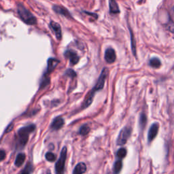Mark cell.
<instances>
[{"instance_id":"obj_1","label":"cell","mask_w":174,"mask_h":174,"mask_svg":"<svg viewBox=\"0 0 174 174\" xmlns=\"http://www.w3.org/2000/svg\"><path fill=\"white\" fill-rule=\"evenodd\" d=\"M108 69L106 68L103 69V70L101 71L100 76H99L98 81L97 82L96 85H95V87H93V89H92L91 91L88 93L87 97H86L85 101H84L83 104V106H82L83 109H85L88 108V107L92 104V102H93V98H94L95 93H96L97 91H101V89H103V88L104 87V84H105V82H106L107 76H108Z\"/></svg>"},{"instance_id":"obj_2","label":"cell","mask_w":174,"mask_h":174,"mask_svg":"<svg viewBox=\"0 0 174 174\" xmlns=\"http://www.w3.org/2000/svg\"><path fill=\"white\" fill-rule=\"evenodd\" d=\"M35 125L33 124L25 126V127H21L18 129L17 132V142L16 146L18 148H23L27 143L29 140V137L31 133H32L35 130Z\"/></svg>"},{"instance_id":"obj_3","label":"cell","mask_w":174,"mask_h":174,"mask_svg":"<svg viewBox=\"0 0 174 174\" xmlns=\"http://www.w3.org/2000/svg\"><path fill=\"white\" fill-rule=\"evenodd\" d=\"M17 11H18V14L20 18L26 24L29 25H33L36 24L37 20H36L35 16L21 3H18L17 5Z\"/></svg>"},{"instance_id":"obj_4","label":"cell","mask_w":174,"mask_h":174,"mask_svg":"<svg viewBox=\"0 0 174 174\" xmlns=\"http://www.w3.org/2000/svg\"><path fill=\"white\" fill-rule=\"evenodd\" d=\"M67 152H68V148L66 146H64L62 148L61 152L60 157L57 160L55 164V172L56 174H64L65 171V164H66Z\"/></svg>"},{"instance_id":"obj_5","label":"cell","mask_w":174,"mask_h":174,"mask_svg":"<svg viewBox=\"0 0 174 174\" xmlns=\"http://www.w3.org/2000/svg\"><path fill=\"white\" fill-rule=\"evenodd\" d=\"M131 128L125 127L122 128L121 131H120L118 134V138L116 139V144L118 146H123L127 142L128 139H129L131 135Z\"/></svg>"},{"instance_id":"obj_6","label":"cell","mask_w":174,"mask_h":174,"mask_svg":"<svg viewBox=\"0 0 174 174\" xmlns=\"http://www.w3.org/2000/svg\"><path fill=\"white\" fill-rule=\"evenodd\" d=\"M65 57L70 60V63L72 64V66L77 64L80 60L79 56H78L76 51L73 50H68L66 51V53H65Z\"/></svg>"},{"instance_id":"obj_7","label":"cell","mask_w":174,"mask_h":174,"mask_svg":"<svg viewBox=\"0 0 174 174\" xmlns=\"http://www.w3.org/2000/svg\"><path fill=\"white\" fill-rule=\"evenodd\" d=\"M158 129H159V125L157 122H154L151 125L148 133V141L149 143H150L156 137L158 134Z\"/></svg>"},{"instance_id":"obj_8","label":"cell","mask_w":174,"mask_h":174,"mask_svg":"<svg viewBox=\"0 0 174 174\" xmlns=\"http://www.w3.org/2000/svg\"><path fill=\"white\" fill-rule=\"evenodd\" d=\"M116 55L115 50L112 48L106 49L105 52V60L108 63H112L116 61Z\"/></svg>"},{"instance_id":"obj_9","label":"cell","mask_w":174,"mask_h":174,"mask_svg":"<svg viewBox=\"0 0 174 174\" xmlns=\"http://www.w3.org/2000/svg\"><path fill=\"white\" fill-rule=\"evenodd\" d=\"M64 124L65 120L61 116H57L53 120L50 125V129L53 131H57V130H59L63 127Z\"/></svg>"},{"instance_id":"obj_10","label":"cell","mask_w":174,"mask_h":174,"mask_svg":"<svg viewBox=\"0 0 174 174\" xmlns=\"http://www.w3.org/2000/svg\"><path fill=\"white\" fill-rule=\"evenodd\" d=\"M50 27L53 31L54 32L57 39L58 40H60L61 39V36H62V33H61V27L60 25L56 22L51 21L50 23Z\"/></svg>"},{"instance_id":"obj_11","label":"cell","mask_w":174,"mask_h":174,"mask_svg":"<svg viewBox=\"0 0 174 174\" xmlns=\"http://www.w3.org/2000/svg\"><path fill=\"white\" fill-rule=\"evenodd\" d=\"M59 61L54 58H50L48 60V65H47V70L46 72V74H49L55 70V68L59 64Z\"/></svg>"},{"instance_id":"obj_12","label":"cell","mask_w":174,"mask_h":174,"mask_svg":"<svg viewBox=\"0 0 174 174\" xmlns=\"http://www.w3.org/2000/svg\"><path fill=\"white\" fill-rule=\"evenodd\" d=\"M53 10L57 13V14L63 15V16H66L67 18H71V14L70 12L66 8H65L64 7L61 6V5H54L53 6Z\"/></svg>"},{"instance_id":"obj_13","label":"cell","mask_w":174,"mask_h":174,"mask_svg":"<svg viewBox=\"0 0 174 174\" xmlns=\"http://www.w3.org/2000/svg\"><path fill=\"white\" fill-rule=\"evenodd\" d=\"M87 171V165L85 162H79L77 164L73 171V174H83Z\"/></svg>"},{"instance_id":"obj_14","label":"cell","mask_w":174,"mask_h":174,"mask_svg":"<svg viewBox=\"0 0 174 174\" xmlns=\"http://www.w3.org/2000/svg\"><path fill=\"white\" fill-rule=\"evenodd\" d=\"M109 7L111 14H118L120 12L119 7L116 0H109Z\"/></svg>"},{"instance_id":"obj_15","label":"cell","mask_w":174,"mask_h":174,"mask_svg":"<svg viewBox=\"0 0 174 174\" xmlns=\"http://www.w3.org/2000/svg\"><path fill=\"white\" fill-rule=\"evenodd\" d=\"M25 158L26 156L24 153H19V154H17L16 159H15V165H16L17 167H20V166H22L23 164L24 163Z\"/></svg>"},{"instance_id":"obj_16","label":"cell","mask_w":174,"mask_h":174,"mask_svg":"<svg viewBox=\"0 0 174 174\" xmlns=\"http://www.w3.org/2000/svg\"><path fill=\"white\" fill-rule=\"evenodd\" d=\"M122 168V159L116 160L114 164V169L113 172L114 174H119L120 172L121 171Z\"/></svg>"},{"instance_id":"obj_17","label":"cell","mask_w":174,"mask_h":174,"mask_svg":"<svg viewBox=\"0 0 174 174\" xmlns=\"http://www.w3.org/2000/svg\"><path fill=\"white\" fill-rule=\"evenodd\" d=\"M90 131H91V128L88 125H84L80 127V129H79V133L83 136H85V135H88Z\"/></svg>"},{"instance_id":"obj_18","label":"cell","mask_w":174,"mask_h":174,"mask_svg":"<svg viewBox=\"0 0 174 174\" xmlns=\"http://www.w3.org/2000/svg\"><path fill=\"white\" fill-rule=\"evenodd\" d=\"M150 66L154 68H159L161 66V63H160L159 59L154 57L150 60Z\"/></svg>"},{"instance_id":"obj_19","label":"cell","mask_w":174,"mask_h":174,"mask_svg":"<svg viewBox=\"0 0 174 174\" xmlns=\"http://www.w3.org/2000/svg\"><path fill=\"white\" fill-rule=\"evenodd\" d=\"M139 122V126H140V128L143 130L145 128V127H146L147 123V117L146 114L144 113L140 114Z\"/></svg>"},{"instance_id":"obj_20","label":"cell","mask_w":174,"mask_h":174,"mask_svg":"<svg viewBox=\"0 0 174 174\" xmlns=\"http://www.w3.org/2000/svg\"><path fill=\"white\" fill-rule=\"evenodd\" d=\"M33 171V167L31 162L27 164L25 167L24 168V169L23 170L20 174H31L32 172Z\"/></svg>"},{"instance_id":"obj_21","label":"cell","mask_w":174,"mask_h":174,"mask_svg":"<svg viewBox=\"0 0 174 174\" xmlns=\"http://www.w3.org/2000/svg\"><path fill=\"white\" fill-rule=\"evenodd\" d=\"M127 150L125 148H121L117 151L116 152V156L119 159H122L127 156Z\"/></svg>"},{"instance_id":"obj_22","label":"cell","mask_w":174,"mask_h":174,"mask_svg":"<svg viewBox=\"0 0 174 174\" xmlns=\"http://www.w3.org/2000/svg\"><path fill=\"white\" fill-rule=\"evenodd\" d=\"M46 159L49 162H54L56 160V155L51 152H48L45 155Z\"/></svg>"},{"instance_id":"obj_23","label":"cell","mask_w":174,"mask_h":174,"mask_svg":"<svg viewBox=\"0 0 174 174\" xmlns=\"http://www.w3.org/2000/svg\"><path fill=\"white\" fill-rule=\"evenodd\" d=\"M167 29L169 31H171V33H174V23L173 20H171V19H170L169 20V23H167Z\"/></svg>"},{"instance_id":"obj_24","label":"cell","mask_w":174,"mask_h":174,"mask_svg":"<svg viewBox=\"0 0 174 174\" xmlns=\"http://www.w3.org/2000/svg\"><path fill=\"white\" fill-rule=\"evenodd\" d=\"M66 74L67 76H70V77H71V78L76 77V72H74L73 70H72V69H69V70H67L66 72Z\"/></svg>"},{"instance_id":"obj_25","label":"cell","mask_w":174,"mask_h":174,"mask_svg":"<svg viewBox=\"0 0 174 174\" xmlns=\"http://www.w3.org/2000/svg\"><path fill=\"white\" fill-rule=\"evenodd\" d=\"M130 33H131V45H132V50H133V54L135 55V51H136V49H135V45L134 44V38H133V35L132 33V31L130 29Z\"/></svg>"},{"instance_id":"obj_26","label":"cell","mask_w":174,"mask_h":174,"mask_svg":"<svg viewBox=\"0 0 174 174\" xmlns=\"http://www.w3.org/2000/svg\"><path fill=\"white\" fill-rule=\"evenodd\" d=\"M5 157V152L3 150H1V152H0V158H1V161L4 159Z\"/></svg>"},{"instance_id":"obj_27","label":"cell","mask_w":174,"mask_h":174,"mask_svg":"<svg viewBox=\"0 0 174 174\" xmlns=\"http://www.w3.org/2000/svg\"><path fill=\"white\" fill-rule=\"evenodd\" d=\"M13 129V125H10L8 127V128H7V129L5 130V132H6V133H8V132H9V131H10L11 130H12Z\"/></svg>"},{"instance_id":"obj_28","label":"cell","mask_w":174,"mask_h":174,"mask_svg":"<svg viewBox=\"0 0 174 174\" xmlns=\"http://www.w3.org/2000/svg\"><path fill=\"white\" fill-rule=\"evenodd\" d=\"M47 174H51V173H50V171H48Z\"/></svg>"}]
</instances>
